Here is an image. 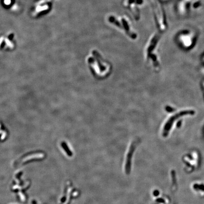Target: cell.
Listing matches in <instances>:
<instances>
[{
	"label": "cell",
	"instance_id": "obj_10",
	"mask_svg": "<svg viewBox=\"0 0 204 204\" xmlns=\"http://www.w3.org/2000/svg\"><path fill=\"white\" fill-rule=\"evenodd\" d=\"M202 88H203V91H204V80H203V81H202Z\"/></svg>",
	"mask_w": 204,
	"mask_h": 204
},
{
	"label": "cell",
	"instance_id": "obj_6",
	"mask_svg": "<svg viewBox=\"0 0 204 204\" xmlns=\"http://www.w3.org/2000/svg\"><path fill=\"white\" fill-rule=\"evenodd\" d=\"M159 39V34L155 33L148 39L146 46V53L147 58L152 60V61L155 64H158V62L157 61V56L153 53L155 51Z\"/></svg>",
	"mask_w": 204,
	"mask_h": 204
},
{
	"label": "cell",
	"instance_id": "obj_8",
	"mask_svg": "<svg viewBox=\"0 0 204 204\" xmlns=\"http://www.w3.org/2000/svg\"><path fill=\"white\" fill-rule=\"evenodd\" d=\"M204 5V0H199L195 3L194 6L196 7H199Z\"/></svg>",
	"mask_w": 204,
	"mask_h": 204
},
{
	"label": "cell",
	"instance_id": "obj_9",
	"mask_svg": "<svg viewBox=\"0 0 204 204\" xmlns=\"http://www.w3.org/2000/svg\"><path fill=\"white\" fill-rule=\"evenodd\" d=\"M202 62H203V66L202 67L201 69V73L204 75V56H203L202 58Z\"/></svg>",
	"mask_w": 204,
	"mask_h": 204
},
{
	"label": "cell",
	"instance_id": "obj_4",
	"mask_svg": "<svg viewBox=\"0 0 204 204\" xmlns=\"http://www.w3.org/2000/svg\"><path fill=\"white\" fill-rule=\"evenodd\" d=\"M153 10L157 27L160 32L165 31L166 29L165 15L162 6L159 2L155 1L153 3Z\"/></svg>",
	"mask_w": 204,
	"mask_h": 204
},
{
	"label": "cell",
	"instance_id": "obj_2",
	"mask_svg": "<svg viewBox=\"0 0 204 204\" xmlns=\"http://www.w3.org/2000/svg\"><path fill=\"white\" fill-rule=\"evenodd\" d=\"M196 114V111L193 108L189 107H185L179 110L169 118L165 122L163 130L164 135L165 136L167 135L174 125L178 127L184 118L193 116Z\"/></svg>",
	"mask_w": 204,
	"mask_h": 204
},
{
	"label": "cell",
	"instance_id": "obj_7",
	"mask_svg": "<svg viewBox=\"0 0 204 204\" xmlns=\"http://www.w3.org/2000/svg\"><path fill=\"white\" fill-rule=\"evenodd\" d=\"M192 191L197 196H204V182L203 181H196L192 183L191 185Z\"/></svg>",
	"mask_w": 204,
	"mask_h": 204
},
{
	"label": "cell",
	"instance_id": "obj_1",
	"mask_svg": "<svg viewBox=\"0 0 204 204\" xmlns=\"http://www.w3.org/2000/svg\"><path fill=\"white\" fill-rule=\"evenodd\" d=\"M108 21L110 24L124 32L130 39L135 40L138 37V34L133 29L130 20L125 15H110L108 17Z\"/></svg>",
	"mask_w": 204,
	"mask_h": 204
},
{
	"label": "cell",
	"instance_id": "obj_5",
	"mask_svg": "<svg viewBox=\"0 0 204 204\" xmlns=\"http://www.w3.org/2000/svg\"><path fill=\"white\" fill-rule=\"evenodd\" d=\"M144 0H124L123 7L127 9L136 20H139L140 17L139 7L143 4Z\"/></svg>",
	"mask_w": 204,
	"mask_h": 204
},
{
	"label": "cell",
	"instance_id": "obj_3",
	"mask_svg": "<svg viewBox=\"0 0 204 204\" xmlns=\"http://www.w3.org/2000/svg\"><path fill=\"white\" fill-rule=\"evenodd\" d=\"M200 158L199 154L196 150H192L185 154L183 158L185 170L192 172L197 169L199 165Z\"/></svg>",
	"mask_w": 204,
	"mask_h": 204
},
{
	"label": "cell",
	"instance_id": "obj_11",
	"mask_svg": "<svg viewBox=\"0 0 204 204\" xmlns=\"http://www.w3.org/2000/svg\"><path fill=\"white\" fill-rule=\"evenodd\" d=\"M160 1H167V0H160Z\"/></svg>",
	"mask_w": 204,
	"mask_h": 204
}]
</instances>
